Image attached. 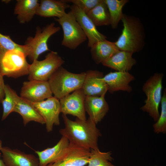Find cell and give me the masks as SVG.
Instances as JSON below:
<instances>
[{
	"mask_svg": "<svg viewBox=\"0 0 166 166\" xmlns=\"http://www.w3.org/2000/svg\"><path fill=\"white\" fill-rule=\"evenodd\" d=\"M2 141L0 139V150L2 147Z\"/></svg>",
	"mask_w": 166,
	"mask_h": 166,
	"instance_id": "33",
	"label": "cell"
},
{
	"mask_svg": "<svg viewBox=\"0 0 166 166\" xmlns=\"http://www.w3.org/2000/svg\"><path fill=\"white\" fill-rule=\"evenodd\" d=\"M155 166H156V165H155Z\"/></svg>",
	"mask_w": 166,
	"mask_h": 166,
	"instance_id": "34",
	"label": "cell"
},
{
	"mask_svg": "<svg viewBox=\"0 0 166 166\" xmlns=\"http://www.w3.org/2000/svg\"><path fill=\"white\" fill-rule=\"evenodd\" d=\"M85 80L81 88L86 96L100 97L105 95L108 86L103 80V73L96 70L85 72Z\"/></svg>",
	"mask_w": 166,
	"mask_h": 166,
	"instance_id": "15",
	"label": "cell"
},
{
	"mask_svg": "<svg viewBox=\"0 0 166 166\" xmlns=\"http://www.w3.org/2000/svg\"><path fill=\"white\" fill-rule=\"evenodd\" d=\"M86 14L96 26L110 25V15L104 0Z\"/></svg>",
	"mask_w": 166,
	"mask_h": 166,
	"instance_id": "24",
	"label": "cell"
},
{
	"mask_svg": "<svg viewBox=\"0 0 166 166\" xmlns=\"http://www.w3.org/2000/svg\"><path fill=\"white\" fill-rule=\"evenodd\" d=\"M90 48L92 58L97 64H102L119 50L114 42L106 39L98 42Z\"/></svg>",
	"mask_w": 166,
	"mask_h": 166,
	"instance_id": "21",
	"label": "cell"
},
{
	"mask_svg": "<svg viewBox=\"0 0 166 166\" xmlns=\"http://www.w3.org/2000/svg\"><path fill=\"white\" fill-rule=\"evenodd\" d=\"M48 81L29 80L23 83L20 97L32 102H38L52 97Z\"/></svg>",
	"mask_w": 166,
	"mask_h": 166,
	"instance_id": "11",
	"label": "cell"
},
{
	"mask_svg": "<svg viewBox=\"0 0 166 166\" xmlns=\"http://www.w3.org/2000/svg\"><path fill=\"white\" fill-rule=\"evenodd\" d=\"M1 154L0 152V166H6L2 159H1Z\"/></svg>",
	"mask_w": 166,
	"mask_h": 166,
	"instance_id": "32",
	"label": "cell"
},
{
	"mask_svg": "<svg viewBox=\"0 0 166 166\" xmlns=\"http://www.w3.org/2000/svg\"><path fill=\"white\" fill-rule=\"evenodd\" d=\"M29 102L43 119L48 132L52 131L53 125H59L61 108L58 99L52 96L38 102Z\"/></svg>",
	"mask_w": 166,
	"mask_h": 166,
	"instance_id": "9",
	"label": "cell"
},
{
	"mask_svg": "<svg viewBox=\"0 0 166 166\" xmlns=\"http://www.w3.org/2000/svg\"><path fill=\"white\" fill-rule=\"evenodd\" d=\"M60 28L55 26L54 23L48 24L42 29L37 28L34 37H29L25 44L26 54L31 62L37 60L39 55L49 50L47 44L50 37L59 31Z\"/></svg>",
	"mask_w": 166,
	"mask_h": 166,
	"instance_id": "7",
	"label": "cell"
},
{
	"mask_svg": "<svg viewBox=\"0 0 166 166\" xmlns=\"http://www.w3.org/2000/svg\"><path fill=\"white\" fill-rule=\"evenodd\" d=\"M62 27L63 38L61 44L70 49H76L87 39L71 11L61 17L55 19Z\"/></svg>",
	"mask_w": 166,
	"mask_h": 166,
	"instance_id": "6",
	"label": "cell"
},
{
	"mask_svg": "<svg viewBox=\"0 0 166 166\" xmlns=\"http://www.w3.org/2000/svg\"><path fill=\"white\" fill-rule=\"evenodd\" d=\"M67 3L71 2L81 10L87 13L101 2L102 0H65Z\"/></svg>",
	"mask_w": 166,
	"mask_h": 166,
	"instance_id": "30",
	"label": "cell"
},
{
	"mask_svg": "<svg viewBox=\"0 0 166 166\" xmlns=\"http://www.w3.org/2000/svg\"><path fill=\"white\" fill-rule=\"evenodd\" d=\"M62 117L65 126L59 132L69 143L90 149H99L98 139L102 135L96 124L89 118L85 121L76 118L73 121L66 115L62 114Z\"/></svg>",
	"mask_w": 166,
	"mask_h": 166,
	"instance_id": "1",
	"label": "cell"
},
{
	"mask_svg": "<svg viewBox=\"0 0 166 166\" xmlns=\"http://www.w3.org/2000/svg\"><path fill=\"white\" fill-rule=\"evenodd\" d=\"M64 61L58 53L51 51L42 61L35 60L30 64L28 79L48 81L53 74Z\"/></svg>",
	"mask_w": 166,
	"mask_h": 166,
	"instance_id": "8",
	"label": "cell"
},
{
	"mask_svg": "<svg viewBox=\"0 0 166 166\" xmlns=\"http://www.w3.org/2000/svg\"><path fill=\"white\" fill-rule=\"evenodd\" d=\"M6 166H39L38 158L17 149L2 147L0 150Z\"/></svg>",
	"mask_w": 166,
	"mask_h": 166,
	"instance_id": "14",
	"label": "cell"
},
{
	"mask_svg": "<svg viewBox=\"0 0 166 166\" xmlns=\"http://www.w3.org/2000/svg\"><path fill=\"white\" fill-rule=\"evenodd\" d=\"M102 78L108 86V91L110 93L119 91L131 92L132 89L129 83L135 79L134 76L129 72L117 71L108 73Z\"/></svg>",
	"mask_w": 166,
	"mask_h": 166,
	"instance_id": "16",
	"label": "cell"
},
{
	"mask_svg": "<svg viewBox=\"0 0 166 166\" xmlns=\"http://www.w3.org/2000/svg\"><path fill=\"white\" fill-rule=\"evenodd\" d=\"M26 57L19 50L0 49V73L3 76L15 78L28 75L30 64Z\"/></svg>",
	"mask_w": 166,
	"mask_h": 166,
	"instance_id": "4",
	"label": "cell"
},
{
	"mask_svg": "<svg viewBox=\"0 0 166 166\" xmlns=\"http://www.w3.org/2000/svg\"><path fill=\"white\" fill-rule=\"evenodd\" d=\"M4 91L5 97L1 102L3 109L2 121L4 120L10 113L13 112L19 97L8 85H5Z\"/></svg>",
	"mask_w": 166,
	"mask_h": 166,
	"instance_id": "27",
	"label": "cell"
},
{
	"mask_svg": "<svg viewBox=\"0 0 166 166\" xmlns=\"http://www.w3.org/2000/svg\"><path fill=\"white\" fill-rule=\"evenodd\" d=\"M128 0H104L109 12L110 24L113 29L117 27L123 15L122 8L128 2Z\"/></svg>",
	"mask_w": 166,
	"mask_h": 166,
	"instance_id": "25",
	"label": "cell"
},
{
	"mask_svg": "<svg viewBox=\"0 0 166 166\" xmlns=\"http://www.w3.org/2000/svg\"><path fill=\"white\" fill-rule=\"evenodd\" d=\"M24 45H20L12 40L9 35H5L0 33V49L5 50H18L23 52L26 55Z\"/></svg>",
	"mask_w": 166,
	"mask_h": 166,
	"instance_id": "29",
	"label": "cell"
},
{
	"mask_svg": "<svg viewBox=\"0 0 166 166\" xmlns=\"http://www.w3.org/2000/svg\"><path fill=\"white\" fill-rule=\"evenodd\" d=\"M123 29L115 44L119 50L132 53L140 51L145 45V33L143 24L138 18L124 14L121 19Z\"/></svg>",
	"mask_w": 166,
	"mask_h": 166,
	"instance_id": "2",
	"label": "cell"
},
{
	"mask_svg": "<svg viewBox=\"0 0 166 166\" xmlns=\"http://www.w3.org/2000/svg\"><path fill=\"white\" fill-rule=\"evenodd\" d=\"M90 149L70 143L65 154L59 160L45 166H85L87 164Z\"/></svg>",
	"mask_w": 166,
	"mask_h": 166,
	"instance_id": "12",
	"label": "cell"
},
{
	"mask_svg": "<svg viewBox=\"0 0 166 166\" xmlns=\"http://www.w3.org/2000/svg\"><path fill=\"white\" fill-rule=\"evenodd\" d=\"M163 77L162 73H154L146 81L142 87L146 98L140 109L148 113L155 122L157 121L160 114L159 108L162 97Z\"/></svg>",
	"mask_w": 166,
	"mask_h": 166,
	"instance_id": "5",
	"label": "cell"
},
{
	"mask_svg": "<svg viewBox=\"0 0 166 166\" xmlns=\"http://www.w3.org/2000/svg\"><path fill=\"white\" fill-rule=\"evenodd\" d=\"M86 96L81 88L60 99L61 113L62 114H69L81 120H86L85 109Z\"/></svg>",
	"mask_w": 166,
	"mask_h": 166,
	"instance_id": "10",
	"label": "cell"
},
{
	"mask_svg": "<svg viewBox=\"0 0 166 166\" xmlns=\"http://www.w3.org/2000/svg\"><path fill=\"white\" fill-rule=\"evenodd\" d=\"M39 3L38 0H17L14 10L19 22L24 24L31 20L36 14Z\"/></svg>",
	"mask_w": 166,
	"mask_h": 166,
	"instance_id": "23",
	"label": "cell"
},
{
	"mask_svg": "<svg viewBox=\"0 0 166 166\" xmlns=\"http://www.w3.org/2000/svg\"><path fill=\"white\" fill-rule=\"evenodd\" d=\"M105 95L100 97L86 96L85 109L89 118L96 124L100 122L108 112L109 107Z\"/></svg>",
	"mask_w": 166,
	"mask_h": 166,
	"instance_id": "17",
	"label": "cell"
},
{
	"mask_svg": "<svg viewBox=\"0 0 166 166\" xmlns=\"http://www.w3.org/2000/svg\"><path fill=\"white\" fill-rule=\"evenodd\" d=\"M85 74V72L72 73L61 66L48 81L52 94L60 100L70 93L81 88Z\"/></svg>",
	"mask_w": 166,
	"mask_h": 166,
	"instance_id": "3",
	"label": "cell"
},
{
	"mask_svg": "<svg viewBox=\"0 0 166 166\" xmlns=\"http://www.w3.org/2000/svg\"><path fill=\"white\" fill-rule=\"evenodd\" d=\"M161 109L159 118L153 125V130L156 134L166 133V90H164L161 101Z\"/></svg>",
	"mask_w": 166,
	"mask_h": 166,
	"instance_id": "28",
	"label": "cell"
},
{
	"mask_svg": "<svg viewBox=\"0 0 166 166\" xmlns=\"http://www.w3.org/2000/svg\"><path fill=\"white\" fill-rule=\"evenodd\" d=\"M3 77L0 73V103H1L5 97V84Z\"/></svg>",
	"mask_w": 166,
	"mask_h": 166,
	"instance_id": "31",
	"label": "cell"
},
{
	"mask_svg": "<svg viewBox=\"0 0 166 166\" xmlns=\"http://www.w3.org/2000/svg\"><path fill=\"white\" fill-rule=\"evenodd\" d=\"M13 112L19 114L22 117L23 124L26 126L31 121H34L41 124L45 121L38 112L31 104L29 101L19 96Z\"/></svg>",
	"mask_w": 166,
	"mask_h": 166,
	"instance_id": "22",
	"label": "cell"
},
{
	"mask_svg": "<svg viewBox=\"0 0 166 166\" xmlns=\"http://www.w3.org/2000/svg\"><path fill=\"white\" fill-rule=\"evenodd\" d=\"M70 7V11L87 37L89 47L90 48L98 42L106 39V36L97 30L96 26L86 13L74 5Z\"/></svg>",
	"mask_w": 166,
	"mask_h": 166,
	"instance_id": "13",
	"label": "cell"
},
{
	"mask_svg": "<svg viewBox=\"0 0 166 166\" xmlns=\"http://www.w3.org/2000/svg\"><path fill=\"white\" fill-rule=\"evenodd\" d=\"M70 6L64 0H42L36 14L44 17H56L59 18L66 14V9Z\"/></svg>",
	"mask_w": 166,
	"mask_h": 166,
	"instance_id": "20",
	"label": "cell"
},
{
	"mask_svg": "<svg viewBox=\"0 0 166 166\" xmlns=\"http://www.w3.org/2000/svg\"><path fill=\"white\" fill-rule=\"evenodd\" d=\"M132 52L119 50L102 64L117 71L129 72L136 63Z\"/></svg>",
	"mask_w": 166,
	"mask_h": 166,
	"instance_id": "19",
	"label": "cell"
},
{
	"mask_svg": "<svg viewBox=\"0 0 166 166\" xmlns=\"http://www.w3.org/2000/svg\"><path fill=\"white\" fill-rule=\"evenodd\" d=\"M113 160L111 151L103 152L99 149H90L87 166H116L111 163Z\"/></svg>",
	"mask_w": 166,
	"mask_h": 166,
	"instance_id": "26",
	"label": "cell"
},
{
	"mask_svg": "<svg viewBox=\"0 0 166 166\" xmlns=\"http://www.w3.org/2000/svg\"><path fill=\"white\" fill-rule=\"evenodd\" d=\"M70 143L65 137L62 136L54 146L41 151H36L39 166H45L60 159L65 154Z\"/></svg>",
	"mask_w": 166,
	"mask_h": 166,
	"instance_id": "18",
	"label": "cell"
}]
</instances>
